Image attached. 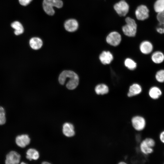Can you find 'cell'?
I'll list each match as a JSON object with an SVG mask.
<instances>
[{
	"instance_id": "obj_28",
	"label": "cell",
	"mask_w": 164,
	"mask_h": 164,
	"mask_svg": "<svg viewBox=\"0 0 164 164\" xmlns=\"http://www.w3.org/2000/svg\"><path fill=\"white\" fill-rule=\"evenodd\" d=\"M159 138L160 142L164 144V130L162 131L159 134Z\"/></svg>"
},
{
	"instance_id": "obj_34",
	"label": "cell",
	"mask_w": 164,
	"mask_h": 164,
	"mask_svg": "<svg viewBox=\"0 0 164 164\" xmlns=\"http://www.w3.org/2000/svg\"><path fill=\"white\" fill-rule=\"evenodd\" d=\"M164 13V11H162Z\"/></svg>"
},
{
	"instance_id": "obj_5",
	"label": "cell",
	"mask_w": 164,
	"mask_h": 164,
	"mask_svg": "<svg viewBox=\"0 0 164 164\" xmlns=\"http://www.w3.org/2000/svg\"><path fill=\"white\" fill-rule=\"evenodd\" d=\"M113 8L117 14L120 16L124 17L128 13L129 6L125 0H121L115 3Z\"/></svg>"
},
{
	"instance_id": "obj_1",
	"label": "cell",
	"mask_w": 164,
	"mask_h": 164,
	"mask_svg": "<svg viewBox=\"0 0 164 164\" xmlns=\"http://www.w3.org/2000/svg\"><path fill=\"white\" fill-rule=\"evenodd\" d=\"M59 81L62 85H64L67 81L66 84L67 88L70 90H73L78 86L79 79L77 75L73 71L64 70L60 74Z\"/></svg>"
},
{
	"instance_id": "obj_6",
	"label": "cell",
	"mask_w": 164,
	"mask_h": 164,
	"mask_svg": "<svg viewBox=\"0 0 164 164\" xmlns=\"http://www.w3.org/2000/svg\"><path fill=\"white\" fill-rule=\"evenodd\" d=\"M132 127L137 131H141L145 128L146 121L144 118L140 115H136L133 117L131 119Z\"/></svg>"
},
{
	"instance_id": "obj_25",
	"label": "cell",
	"mask_w": 164,
	"mask_h": 164,
	"mask_svg": "<svg viewBox=\"0 0 164 164\" xmlns=\"http://www.w3.org/2000/svg\"><path fill=\"white\" fill-rule=\"evenodd\" d=\"M155 77L156 80L160 83L164 82V70H161L156 73Z\"/></svg>"
},
{
	"instance_id": "obj_22",
	"label": "cell",
	"mask_w": 164,
	"mask_h": 164,
	"mask_svg": "<svg viewBox=\"0 0 164 164\" xmlns=\"http://www.w3.org/2000/svg\"><path fill=\"white\" fill-rule=\"evenodd\" d=\"M155 11L159 13L164 11V0H157L154 6Z\"/></svg>"
},
{
	"instance_id": "obj_29",
	"label": "cell",
	"mask_w": 164,
	"mask_h": 164,
	"mask_svg": "<svg viewBox=\"0 0 164 164\" xmlns=\"http://www.w3.org/2000/svg\"><path fill=\"white\" fill-rule=\"evenodd\" d=\"M156 30L159 33L161 34H162L163 33V29L162 27H160L157 28L156 29Z\"/></svg>"
},
{
	"instance_id": "obj_19",
	"label": "cell",
	"mask_w": 164,
	"mask_h": 164,
	"mask_svg": "<svg viewBox=\"0 0 164 164\" xmlns=\"http://www.w3.org/2000/svg\"><path fill=\"white\" fill-rule=\"evenodd\" d=\"M11 26L14 29V33L15 35H19L24 32V29L22 25L18 21L13 22L12 23Z\"/></svg>"
},
{
	"instance_id": "obj_4",
	"label": "cell",
	"mask_w": 164,
	"mask_h": 164,
	"mask_svg": "<svg viewBox=\"0 0 164 164\" xmlns=\"http://www.w3.org/2000/svg\"><path fill=\"white\" fill-rule=\"evenodd\" d=\"M155 145V142L153 138H147L141 142L140 145V149L143 154H150L153 152V148Z\"/></svg>"
},
{
	"instance_id": "obj_8",
	"label": "cell",
	"mask_w": 164,
	"mask_h": 164,
	"mask_svg": "<svg viewBox=\"0 0 164 164\" xmlns=\"http://www.w3.org/2000/svg\"><path fill=\"white\" fill-rule=\"evenodd\" d=\"M121 40V34L118 32L113 31L110 32L106 38V41L109 44L116 46L118 45Z\"/></svg>"
},
{
	"instance_id": "obj_33",
	"label": "cell",
	"mask_w": 164,
	"mask_h": 164,
	"mask_svg": "<svg viewBox=\"0 0 164 164\" xmlns=\"http://www.w3.org/2000/svg\"><path fill=\"white\" fill-rule=\"evenodd\" d=\"M21 164H26L24 162H22L21 163Z\"/></svg>"
},
{
	"instance_id": "obj_26",
	"label": "cell",
	"mask_w": 164,
	"mask_h": 164,
	"mask_svg": "<svg viewBox=\"0 0 164 164\" xmlns=\"http://www.w3.org/2000/svg\"><path fill=\"white\" fill-rule=\"evenodd\" d=\"M157 19L160 23L164 24V13L163 12L158 13L157 15Z\"/></svg>"
},
{
	"instance_id": "obj_27",
	"label": "cell",
	"mask_w": 164,
	"mask_h": 164,
	"mask_svg": "<svg viewBox=\"0 0 164 164\" xmlns=\"http://www.w3.org/2000/svg\"><path fill=\"white\" fill-rule=\"evenodd\" d=\"M32 0H19V2L21 5L26 6L29 5Z\"/></svg>"
},
{
	"instance_id": "obj_32",
	"label": "cell",
	"mask_w": 164,
	"mask_h": 164,
	"mask_svg": "<svg viewBox=\"0 0 164 164\" xmlns=\"http://www.w3.org/2000/svg\"><path fill=\"white\" fill-rule=\"evenodd\" d=\"M163 27H162V29H163V33H164V24H163Z\"/></svg>"
},
{
	"instance_id": "obj_21",
	"label": "cell",
	"mask_w": 164,
	"mask_h": 164,
	"mask_svg": "<svg viewBox=\"0 0 164 164\" xmlns=\"http://www.w3.org/2000/svg\"><path fill=\"white\" fill-rule=\"evenodd\" d=\"M95 91L97 94L103 95L107 94L109 91L108 88L106 85L103 84H98L95 88Z\"/></svg>"
},
{
	"instance_id": "obj_3",
	"label": "cell",
	"mask_w": 164,
	"mask_h": 164,
	"mask_svg": "<svg viewBox=\"0 0 164 164\" xmlns=\"http://www.w3.org/2000/svg\"><path fill=\"white\" fill-rule=\"evenodd\" d=\"M63 2L61 0H43V7L44 11L48 15H52L55 13L53 7L61 8Z\"/></svg>"
},
{
	"instance_id": "obj_31",
	"label": "cell",
	"mask_w": 164,
	"mask_h": 164,
	"mask_svg": "<svg viewBox=\"0 0 164 164\" xmlns=\"http://www.w3.org/2000/svg\"><path fill=\"white\" fill-rule=\"evenodd\" d=\"M42 163L44 164H50V163H49V162H43Z\"/></svg>"
},
{
	"instance_id": "obj_20",
	"label": "cell",
	"mask_w": 164,
	"mask_h": 164,
	"mask_svg": "<svg viewBox=\"0 0 164 164\" xmlns=\"http://www.w3.org/2000/svg\"><path fill=\"white\" fill-rule=\"evenodd\" d=\"M26 158L30 161L33 159L36 160L39 157V153L37 151L34 149H29L26 152Z\"/></svg>"
},
{
	"instance_id": "obj_17",
	"label": "cell",
	"mask_w": 164,
	"mask_h": 164,
	"mask_svg": "<svg viewBox=\"0 0 164 164\" xmlns=\"http://www.w3.org/2000/svg\"><path fill=\"white\" fill-rule=\"evenodd\" d=\"M141 91V87L138 84H135L130 87L127 95L128 97H132L139 94Z\"/></svg>"
},
{
	"instance_id": "obj_23",
	"label": "cell",
	"mask_w": 164,
	"mask_h": 164,
	"mask_svg": "<svg viewBox=\"0 0 164 164\" xmlns=\"http://www.w3.org/2000/svg\"><path fill=\"white\" fill-rule=\"evenodd\" d=\"M125 64L126 67L131 70H134L136 67V63L132 59L129 58H127L125 60Z\"/></svg>"
},
{
	"instance_id": "obj_7",
	"label": "cell",
	"mask_w": 164,
	"mask_h": 164,
	"mask_svg": "<svg viewBox=\"0 0 164 164\" xmlns=\"http://www.w3.org/2000/svg\"><path fill=\"white\" fill-rule=\"evenodd\" d=\"M149 10L146 5H139L137 7L135 11V17L138 20H144L149 17Z\"/></svg>"
},
{
	"instance_id": "obj_24",
	"label": "cell",
	"mask_w": 164,
	"mask_h": 164,
	"mask_svg": "<svg viewBox=\"0 0 164 164\" xmlns=\"http://www.w3.org/2000/svg\"><path fill=\"white\" fill-rule=\"evenodd\" d=\"M5 112L4 108L2 106L0 107V125H4L6 122Z\"/></svg>"
},
{
	"instance_id": "obj_30",
	"label": "cell",
	"mask_w": 164,
	"mask_h": 164,
	"mask_svg": "<svg viewBox=\"0 0 164 164\" xmlns=\"http://www.w3.org/2000/svg\"><path fill=\"white\" fill-rule=\"evenodd\" d=\"M126 163L125 162H124L123 161H122V162H119L118 163V164H126Z\"/></svg>"
},
{
	"instance_id": "obj_16",
	"label": "cell",
	"mask_w": 164,
	"mask_h": 164,
	"mask_svg": "<svg viewBox=\"0 0 164 164\" xmlns=\"http://www.w3.org/2000/svg\"><path fill=\"white\" fill-rule=\"evenodd\" d=\"M150 97L153 99L156 100L159 98L162 95V93L161 89L158 87L154 86L151 87L149 92Z\"/></svg>"
},
{
	"instance_id": "obj_12",
	"label": "cell",
	"mask_w": 164,
	"mask_h": 164,
	"mask_svg": "<svg viewBox=\"0 0 164 164\" xmlns=\"http://www.w3.org/2000/svg\"><path fill=\"white\" fill-rule=\"evenodd\" d=\"M153 49L152 44L149 41H144L140 45V50L143 54H147L150 53L152 52Z\"/></svg>"
},
{
	"instance_id": "obj_11",
	"label": "cell",
	"mask_w": 164,
	"mask_h": 164,
	"mask_svg": "<svg viewBox=\"0 0 164 164\" xmlns=\"http://www.w3.org/2000/svg\"><path fill=\"white\" fill-rule=\"evenodd\" d=\"M65 29L69 32H73L76 31L78 27V23L75 19H70L67 20L64 24Z\"/></svg>"
},
{
	"instance_id": "obj_15",
	"label": "cell",
	"mask_w": 164,
	"mask_h": 164,
	"mask_svg": "<svg viewBox=\"0 0 164 164\" xmlns=\"http://www.w3.org/2000/svg\"><path fill=\"white\" fill-rule=\"evenodd\" d=\"M43 43L42 40L40 38L37 37L31 38L29 41L30 46L34 50H37L40 48Z\"/></svg>"
},
{
	"instance_id": "obj_13",
	"label": "cell",
	"mask_w": 164,
	"mask_h": 164,
	"mask_svg": "<svg viewBox=\"0 0 164 164\" xmlns=\"http://www.w3.org/2000/svg\"><path fill=\"white\" fill-rule=\"evenodd\" d=\"M99 59L103 64H109L112 60L113 56L110 52L104 51L100 55Z\"/></svg>"
},
{
	"instance_id": "obj_9",
	"label": "cell",
	"mask_w": 164,
	"mask_h": 164,
	"mask_svg": "<svg viewBox=\"0 0 164 164\" xmlns=\"http://www.w3.org/2000/svg\"><path fill=\"white\" fill-rule=\"evenodd\" d=\"M21 159L20 155L17 152L12 151L6 155L5 163L6 164H18Z\"/></svg>"
},
{
	"instance_id": "obj_18",
	"label": "cell",
	"mask_w": 164,
	"mask_h": 164,
	"mask_svg": "<svg viewBox=\"0 0 164 164\" xmlns=\"http://www.w3.org/2000/svg\"><path fill=\"white\" fill-rule=\"evenodd\" d=\"M151 59L155 63H160L164 60V54L162 52L160 51L155 52L152 55Z\"/></svg>"
},
{
	"instance_id": "obj_2",
	"label": "cell",
	"mask_w": 164,
	"mask_h": 164,
	"mask_svg": "<svg viewBox=\"0 0 164 164\" xmlns=\"http://www.w3.org/2000/svg\"><path fill=\"white\" fill-rule=\"evenodd\" d=\"M125 24L122 27V30L126 36H135L137 30V25L135 20L133 18L127 17L125 19Z\"/></svg>"
},
{
	"instance_id": "obj_10",
	"label": "cell",
	"mask_w": 164,
	"mask_h": 164,
	"mask_svg": "<svg viewBox=\"0 0 164 164\" xmlns=\"http://www.w3.org/2000/svg\"><path fill=\"white\" fill-rule=\"evenodd\" d=\"M30 141V139L27 135L23 134L17 136L15 139L16 145L21 148H24L28 145Z\"/></svg>"
},
{
	"instance_id": "obj_14",
	"label": "cell",
	"mask_w": 164,
	"mask_h": 164,
	"mask_svg": "<svg viewBox=\"0 0 164 164\" xmlns=\"http://www.w3.org/2000/svg\"><path fill=\"white\" fill-rule=\"evenodd\" d=\"M73 126L69 123H66L64 124L63 127V132L66 136L70 137L75 134Z\"/></svg>"
}]
</instances>
